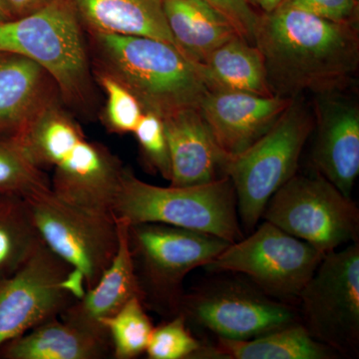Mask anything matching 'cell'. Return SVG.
I'll list each match as a JSON object with an SVG mask.
<instances>
[{
    "label": "cell",
    "instance_id": "6da1fadb",
    "mask_svg": "<svg viewBox=\"0 0 359 359\" xmlns=\"http://www.w3.org/2000/svg\"><path fill=\"white\" fill-rule=\"evenodd\" d=\"M255 45L273 96L344 92L358 74V25L323 20L287 2L262 14Z\"/></svg>",
    "mask_w": 359,
    "mask_h": 359
},
{
    "label": "cell",
    "instance_id": "7a4b0ae2",
    "mask_svg": "<svg viewBox=\"0 0 359 359\" xmlns=\"http://www.w3.org/2000/svg\"><path fill=\"white\" fill-rule=\"evenodd\" d=\"M13 134L40 168L52 170L51 190L59 198L113 216L125 167L107 147L87 139L60 97L49 101Z\"/></svg>",
    "mask_w": 359,
    "mask_h": 359
},
{
    "label": "cell",
    "instance_id": "3957f363",
    "mask_svg": "<svg viewBox=\"0 0 359 359\" xmlns=\"http://www.w3.org/2000/svg\"><path fill=\"white\" fill-rule=\"evenodd\" d=\"M88 34L94 72L123 85L144 112L165 118L199 108L209 89L195 62L175 45L150 37Z\"/></svg>",
    "mask_w": 359,
    "mask_h": 359
},
{
    "label": "cell",
    "instance_id": "277c9868",
    "mask_svg": "<svg viewBox=\"0 0 359 359\" xmlns=\"http://www.w3.org/2000/svg\"><path fill=\"white\" fill-rule=\"evenodd\" d=\"M82 29L73 0H52L34 13L0 23V51L30 59L53 80L63 103L89 110L93 77Z\"/></svg>",
    "mask_w": 359,
    "mask_h": 359
},
{
    "label": "cell",
    "instance_id": "5b68a950",
    "mask_svg": "<svg viewBox=\"0 0 359 359\" xmlns=\"http://www.w3.org/2000/svg\"><path fill=\"white\" fill-rule=\"evenodd\" d=\"M112 214L128 224H166L210 233L231 244L244 238L228 176L204 185L159 187L142 181L125 167Z\"/></svg>",
    "mask_w": 359,
    "mask_h": 359
},
{
    "label": "cell",
    "instance_id": "8992f818",
    "mask_svg": "<svg viewBox=\"0 0 359 359\" xmlns=\"http://www.w3.org/2000/svg\"><path fill=\"white\" fill-rule=\"evenodd\" d=\"M127 238L141 301L167 318L179 313L186 276L205 268L231 244L210 233L161 223L129 224Z\"/></svg>",
    "mask_w": 359,
    "mask_h": 359
},
{
    "label": "cell",
    "instance_id": "52a82bcc",
    "mask_svg": "<svg viewBox=\"0 0 359 359\" xmlns=\"http://www.w3.org/2000/svg\"><path fill=\"white\" fill-rule=\"evenodd\" d=\"M314 117L302 96L292 99L273 126L244 152L229 158L224 174L237 198L238 219L252 231L269 199L297 174Z\"/></svg>",
    "mask_w": 359,
    "mask_h": 359
},
{
    "label": "cell",
    "instance_id": "ba28073f",
    "mask_svg": "<svg viewBox=\"0 0 359 359\" xmlns=\"http://www.w3.org/2000/svg\"><path fill=\"white\" fill-rule=\"evenodd\" d=\"M262 218L323 256L358 242V205L316 171L292 176L269 199Z\"/></svg>",
    "mask_w": 359,
    "mask_h": 359
},
{
    "label": "cell",
    "instance_id": "9c48e42d",
    "mask_svg": "<svg viewBox=\"0 0 359 359\" xmlns=\"http://www.w3.org/2000/svg\"><path fill=\"white\" fill-rule=\"evenodd\" d=\"M323 257L313 245L264 221L248 237L229 244L205 269L248 276L257 289L287 302L299 299Z\"/></svg>",
    "mask_w": 359,
    "mask_h": 359
},
{
    "label": "cell",
    "instance_id": "30bf717a",
    "mask_svg": "<svg viewBox=\"0 0 359 359\" xmlns=\"http://www.w3.org/2000/svg\"><path fill=\"white\" fill-rule=\"evenodd\" d=\"M297 301L314 339L339 355H359V242L325 255Z\"/></svg>",
    "mask_w": 359,
    "mask_h": 359
},
{
    "label": "cell",
    "instance_id": "8fae6325",
    "mask_svg": "<svg viewBox=\"0 0 359 359\" xmlns=\"http://www.w3.org/2000/svg\"><path fill=\"white\" fill-rule=\"evenodd\" d=\"M42 242L93 287L114 259L119 235L112 215L59 198L51 188L25 198Z\"/></svg>",
    "mask_w": 359,
    "mask_h": 359
},
{
    "label": "cell",
    "instance_id": "7c38bea8",
    "mask_svg": "<svg viewBox=\"0 0 359 359\" xmlns=\"http://www.w3.org/2000/svg\"><path fill=\"white\" fill-rule=\"evenodd\" d=\"M179 313L188 325L233 340L254 339L301 321L299 311L289 302L273 299L256 287L228 282L185 292Z\"/></svg>",
    "mask_w": 359,
    "mask_h": 359
},
{
    "label": "cell",
    "instance_id": "4fadbf2b",
    "mask_svg": "<svg viewBox=\"0 0 359 359\" xmlns=\"http://www.w3.org/2000/svg\"><path fill=\"white\" fill-rule=\"evenodd\" d=\"M75 269L46 245L0 285V347L61 314L76 299L69 282Z\"/></svg>",
    "mask_w": 359,
    "mask_h": 359
},
{
    "label": "cell",
    "instance_id": "5bb4252c",
    "mask_svg": "<svg viewBox=\"0 0 359 359\" xmlns=\"http://www.w3.org/2000/svg\"><path fill=\"white\" fill-rule=\"evenodd\" d=\"M314 169L351 198L359 174V108L344 92L316 96Z\"/></svg>",
    "mask_w": 359,
    "mask_h": 359
},
{
    "label": "cell",
    "instance_id": "9a60e30c",
    "mask_svg": "<svg viewBox=\"0 0 359 359\" xmlns=\"http://www.w3.org/2000/svg\"><path fill=\"white\" fill-rule=\"evenodd\" d=\"M292 101L280 96L208 90L199 110L219 147L233 157L266 134Z\"/></svg>",
    "mask_w": 359,
    "mask_h": 359
},
{
    "label": "cell",
    "instance_id": "2e32d148",
    "mask_svg": "<svg viewBox=\"0 0 359 359\" xmlns=\"http://www.w3.org/2000/svg\"><path fill=\"white\" fill-rule=\"evenodd\" d=\"M170 156V186L204 185L226 176L229 156L219 147L199 108L162 118Z\"/></svg>",
    "mask_w": 359,
    "mask_h": 359
},
{
    "label": "cell",
    "instance_id": "e0dca14e",
    "mask_svg": "<svg viewBox=\"0 0 359 359\" xmlns=\"http://www.w3.org/2000/svg\"><path fill=\"white\" fill-rule=\"evenodd\" d=\"M116 222L119 243L114 259L95 285L85 290L60 316L66 323L108 339L109 335L102 325V320L114 316L133 297L141 299L127 238L129 224L121 219Z\"/></svg>",
    "mask_w": 359,
    "mask_h": 359
},
{
    "label": "cell",
    "instance_id": "ac0fdd59",
    "mask_svg": "<svg viewBox=\"0 0 359 359\" xmlns=\"http://www.w3.org/2000/svg\"><path fill=\"white\" fill-rule=\"evenodd\" d=\"M57 96L53 80L39 65L0 51V134L15 133Z\"/></svg>",
    "mask_w": 359,
    "mask_h": 359
},
{
    "label": "cell",
    "instance_id": "d6986e66",
    "mask_svg": "<svg viewBox=\"0 0 359 359\" xmlns=\"http://www.w3.org/2000/svg\"><path fill=\"white\" fill-rule=\"evenodd\" d=\"M88 33L150 37L175 45L164 0H73ZM177 47V46H176Z\"/></svg>",
    "mask_w": 359,
    "mask_h": 359
},
{
    "label": "cell",
    "instance_id": "ffe728a7",
    "mask_svg": "<svg viewBox=\"0 0 359 359\" xmlns=\"http://www.w3.org/2000/svg\"><path fill=\"white\" fill-rule=\"evenodd\" d=\"M112 355L110 339L89 334L60 318L37 325L0 347L4 359H102Z\"/></svg>",
    "mask_w": 359,
    "mask_h": 359
},
{
    "label": "cell",
    "instance_id": "44dd1931",
    "mask_svg": "<svg viewBox=\"0 0 359 359\" xmlns=\"http://www.w3.org/2000/svg\"><path fill=\"white\" fill-rule=\"evenodd\" d=\"M339 354L314 339L299 323L254 339L217 337L214 344H201L192 359H334Z\"/></svg>",
    "mask_w": 359,
    "mask_h": 359
},
{
    "label": "cell",
    "instance_id": "7402d4cb",
    "mask_svg": "<svg viewBox=\"0 0 359 359\" xmlns=\"http://www.w3.org/2000/svg\"><path fill=\"white\" fill-rule=\"evenodd\" d=\"M164 11L177 48L194 62L238 35L228 18L205 0H164Z\"/></svg>",
    "mask_w": 359,
    "mask_h": 359
},
{
    "label": "cell",
    "instance_id": "603a6c76",
    "mask_svg": "<svg viewBox=\"0 0 359 359\" xmlns=\"http://www.w3.org/2000/svg\"><path fill=\"white\" fill-rule=\"evenodd\" d=\"M195 65L209 90L273 96L266 79L263 53L240 35L224 42Z\"/></svg>",
    "mask_w": 359,
    "mask_h": 359
},
{
    "label": "cell",
    "instance_id": "cb8c5ba5",
    "mask_svg": "<svg viewBox=\"0 0 359 359\" xmlns=\"http://www.w3.org/2000/svg\"><path fill=\"white\" fill-rule=\"evenodd\" d=\"M43 244L25 198L0 193V285Z\"/></svg>",
    "mask_w": 359,
    "mask_h": 359
},
{
    "label": "cell",
    "instance_id": "d4e9b609",
    "mask_svg": "<svg viewBox=\"0 0 359 359\" xmlns=\"http://www.w3.org/2000/svg\"><path fill=\"white\" fill-rule=\"evenodd\" d=\"M51 188L50 179L14 134H0V193L26 198Z\"/></svg>",
    "mask_w": 359,
    "mask_h": 359
},
{
    "label": "cell",
    "instance_id": "484cf974",
    "mask_svg": "<svg viewBox=\"0 0 359 359\" xmlns=\"http://www.w3.org/2000/svg\"><path fill=\"white\" fill-rule=\"evenodd\" d=\"M116 359H134L146 353L154 325L139 297H133L114 316L102 320Z\"/></svg>",
    "mask_w": 359,
    "mask_h": 359
},
{
    "label": "cell",
    "instance_id": "4316f807",
    "mask_svg": "<svg viewBox=\"0 0 359 359\" xmlns=\"http://www.w3.org/2000/svg\"><path fill=\"white\" fill-rule=\"evenodd\" d=\"M94 73L107 99L102 116L106 129L115 134L133 133L144 113L140 103L112 77Z\"/></svg>",
    "mask_w": 359,
    "mask_h": 359
},
{
    "label": "cell",
    "instance_id": "83f0119b",
    "mask_svg": "<svg viewBox=\"0 0 359 359\" xmlns=\"http://www.w3.org/2000/svg\"><path fill=\"white\" fill-rule=\"evenodd\" d=\"M201 344L179 313L154 327L145 353L150 359H192Z\"/></svg>",
    "mask_w": 359,
    "mask_h": 359
},
{
    "label": "cell",
    "instance_id": "f1b7e54d",
    "mask_svg": "<svg viewBox=\"0 0 359 359\" xmlns=\"http://www.w3.org/2000/svg\"><path fill=\"white\" fill-rule=\"evenodd\" d=\"M133 134L144 164L150 171L171 180V156L164 122L159 116L144 112Z\"/></svg>",
    "mask_w": 359,
    "mask_h": 359
},
{
    "label": "cell",
    "instance_id": "f546056e",
    "mask_svg": "<svg viewBox=\"0 0 359 359\" xmlns=\"http://www.w3.org/2000/svg\"><path fill=\"white\" fill-rule=\"evenodd\" d=\"M285 2L323 20L358 25V0H285Z\"/></svg>",
    "mask_w": 359,
    "mask_h": 359
},
{
    "label": "cell",
    "instance_id": "4dcf8cb0",
    "mask_svg": "<svg viewBox=\"0 0 359 359\" xmlns=\"http://www.w3.org/2000/svg\"><path fill=\"white\" fill-rule=\"evenodd\" d=\"M223 13L236 28L238 35L255 44V36L261 13H257L248 0H205Z\"/></svg>",
    "mask_w": 359,
    "mask_h": 359
},
{
    "label": "cell",
    "instance_id": "1f68e13d",
    "mask_svg": "<svg viewBox=\"0 0 359 359\" xmlns=\"http://www.w3.org/2000/svg\"><path fill=\"white\" fill-rule=\"evenodd\" d=\"M52 0H7L14 18H23L48 4Z\"/></svg>",
    "mask_w": 359,
    "mask_h": 359
},
{
    "label": "cell",
    "instance_id": "d6a6232c",
    "mask_svg": "<svg viewBox=\"0 0 359 359\" xmlns=\"http://www.w3.org/2000/svg\"><path fill=\"white\" fill-rule=\"evenodd\" d=\"M248 1L257 11L261 9V14H269L273 13L276 8L282 6L285 0H248Z\"/></svg>",
    "mask_w": 359,
    "mask_h": 359
},
{
    "label": "cell",
    "instance_id": "836d02e7",
    "mask_svg": "<svg viewBox=\"0 0 359 359\" xmlns=\"http://www.w3.org/2000/svg\"><path fill=\"white\" fill-rule=\"evenodd\" d=\"M13 14L11 13L7 0H0V23L13 20Z\"/></svg>",
    "mask_w": 359,
    "mask_h": 359
}]
</instances>
